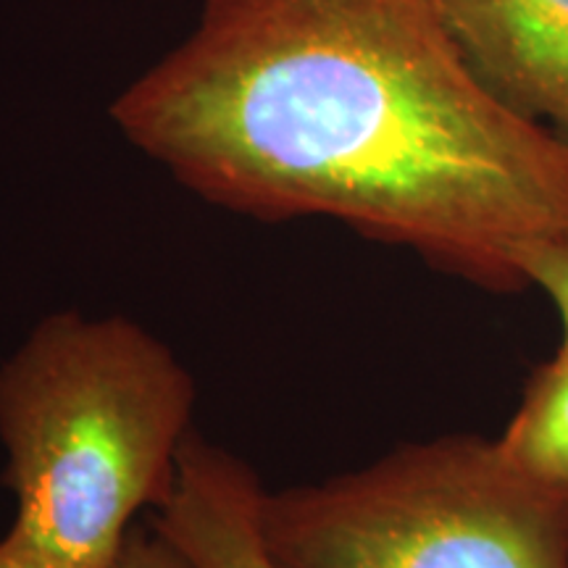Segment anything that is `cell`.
Returning a JSON list of instances; mask_svg holds the SVG:
<instances>
[{
  "label": "cell",
  "mask_w": 568,
  "mask_h": 568,
  "mask_svg": "<svg viewBox=\"0 0 568 568\" xmlns=\"http://www.w3.org/2000/svg\"><path fill=\"white\" fill-rule=\"evenodd\" d=\"M258 527L276 568H568V489L527 477L479 435L264 487Z\"/></svg>",
  "instance_id": "3"
},
{
  "label": "cell",
  "mask_w": 568,
  "mask_h": 568,
  "mask_svg": "<svg viewBox=\"0 0 568 568\" xmlns=\"http://www.w3.org/2000/svg\"><path fill=\"white\" fill-rule=\"evenodd\" d=\"M460 51L510 109L568 142V0H439Z\"/></svg>",
  "instance_id": "4"
},
{
  "label": "cell",
  "mask_w": 568,
  "mask_h": 568,
  "mask_svg": "<svg viewBox=\"0 0 568 568\" xmlns=\"http://www.w3.org/2000/svg\"><path fill=\"white\" fill-rule=\"evenodd\" d=\"M195 379L132 318L42 316L0 364L11 527L80 568H116L134 518L172 495Z\"/></svg>",
  "instance_id": "2"
},
{
  "label": "cell",
  "mask_w": 568,
  "mask_h": 568,
  "mask_svg": "<svg viewBox=\"0 0 568 568\" xmlns=\"http://www.w3.org/2000/svg\"><path fill=\"white\" fill-rule=\"evenodd\" d=\"M116 568H190L184 558L176 552L169 539L159 535L151 524L148 529H132L130 539H126L122 560Z\"/></svg>",
  "instance_id": "8"
},
{
  "label": "cell",
  "mask_w": 568,
  "mask_h": 568,
  "mask_svg": "<svg viewBox=\"0 0 568 568\" xmlns=\"http://www.w3.org/2000/svg\"><path fill=\"white\" fill-rule=\"evenodd\" d=\"M497 445L518 471L568 489V345L531 374Z\"/></svg>",
  "instance_id": "6"
},
{
  "label": "cell",
  "mask_w": 568,
  "mask_h": 568,
  "mask_svg": "<svg viewBox=\"0 0 568 568\" xmlns=\"http://www.w3.org/2000/svg\"><path fill=\"white\" fill-rule=\"evenodd\" d=\"M109 113L219 209L335 219L495 293L568 232V142L481 82L439 0H205Z\"/></svg>",
  "instance_id": "1"
},
{
  "label": "cell",
  "mask_w": 568,
  "mask_h": 568,
  "mask_svg": "<svg viewBox=\"0 0 568 568\" xmlns=\"http://www.w3.org/2000/svg\"><path fill=\"white\" fill-rule=\"evenodd\" d=\"M524 282L535 284L550 297L564 322V345H568V232L537 240L518 255Z\"/></svg>",
  "instance_id": "7"
},
{
  "label": "cell",
  "mask_w": 568,
  "mask_h": 568,
  "mask_svg": "<svg viewBox=\"0 0 568 568\" xmlns=\"http://www.w3.org/2000/svg\"><path fill=\"white\" fill-rule=\"evenodd\" d=\"M0 568H80L55 552L40 548L27 537L6 529L0 535Z\"/></svg>",
  "instance_id": "9"
},
{
  "label": "cell",
  "mask_w": 568,
  "mask_h": 568,
  "mask_svg": "<svg viewBox=\"0 0 568 568\" xmlns=\"http://www.w3.org/2000/svg\"><path fill=\"white\" fill-rule=\"evenodd\" d=\"M261 495L243 458L193 432L153 527L190 568H276L261 539Z\"/></svg>",
  "instance_id": "5"
}]
</instances>
